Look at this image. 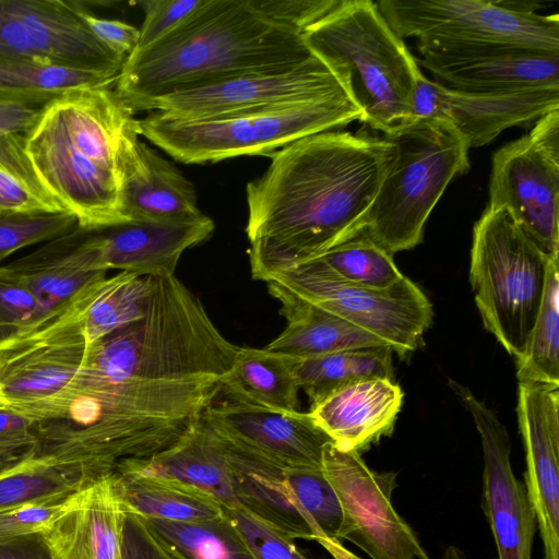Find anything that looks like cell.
I'll list each match as a JSON object with an SVG mask.
<instances>
[{"mask_svg":"<svg viewBox=\"0 0 559 559\" xmlns=\"http://www.w3.org/2000/svg\"><path fill=\"white\" fill-rule=\"evenodd\" d=\"M78 226L69 212L38 216L0 215V263L13 252L62 236Z\"/></svg>","mask_w":559,"mask_h":559,"instance_id":"obj_39","label":"cell"},{"mask_svg":"<svg viewBox=\"0 0 559 559\" xmlns=\"http://www.w3.org/2000/svg\"><path fill=\"white\" fill-rule=\"evenodd\" d=\"M99 284L38 325L0 341V405L33 420L64 395L86 354L83 312Z\"/></svg>","mask_w":559,"mask_h":559,"instance_id":"obj_10","label":"cell"},{"mask_svg":"<svg viewBox=\"0 0 559 559\" xmlns=\"http://www.w3.org/2000/svg\"><path fill=\"white\" fill-rule=\"evenodd\" d=\"M326 10L325 0H204L124 59L115 91L136 112L170 92L302 61L314 55L302 33Z\"/></svg>","mask_w":559,"mask_h":559,"instance_id":"obj_2","label":"cell"},{"mask_svg":"<svg viewBox=\"0 0 559 559\" xmlns=\"http://www.w3.org/2000/svg\"><path fill=\"white\" fill-rule=\"evenodd\" d=\"M377 5L418 52L431 49L519 46L559 53V15L540 14L531 1L381 0Z\"/></svg>","mask_w":559,"mask_h":559,"instance_id":"obj_9","label":"cell"},{"mask_svg":"<svg viewBox=\"0 0 559 559\" xmlns=\"http://www.w3.org/2000/svg\"><path fill=\"white\" fill-rule=\"evenodd\" d=\"M142 519L175 559H255L225 510L195 522Z\"/></svg>","mask_w":559,"mask_h":559,"instance_id":"obj_32","label":"cell"},{"mask_svg":"<svg viewBox=\"0 0 559 559\" xmlns=\"http://www.w3.org/2000/svg\"><path fill=\"white\" fill-rule=\"evenodd\" d=\"M286 480L317 537L338 539L342 506L322 468H286Z\"/></svg>","mask_w":559,"mask_h":559,"instance_id":"obj_38","label":"cell"},{"mask_svg":"<svg viewBox=\"0 0 559 559\" xmlns=\"http://www.w3.org/2000/svg\"><path fill=\"white\" fill-rule=\"evenodd\" d=\"M441 559H468L465 552L455 545L448 546L443 554Z\"/></svg>","mask_w":559,"mask_h":559,"instance_id":"obj_51","label":"cell"},{"mask_svg":"<svg viewBox=\"0 0 559 559\" xmlns=\"http://www.w3.org/2000/svg\"><path fill=\"white\" fill-rule=\"evenodd\" d=\"M295 357L266 348L238 347L221 380L223 397L281 412H299Z\"/></svg>","mask_w":559,"mask_h":559,"instance_id":"obj_29","label":"cell"},{"mask_svg":"<svg viewBox=\"0 0 559 559\" xmlns=\"http://www.w3.org/2000/svg\"><path fill=\"white\" fill-rule=\"evenodd\" d=\"M204 0H142L138 4L144 12L140 41L134 49L146 48L162 39L192 13Z\"/></svg>","mask_w":559,"mask_h":559,"instance_id":"obj_43","label":"cell"},{"mask_svg":"<svg viewBox=\"0 0 559 559\" xmlns=\"http://www.w3.org/2000/svg\"><path fill=\"white\" fill-rule=\"evenodd\" d=\"M110 479L122 509L142 518L195 522L224 514L215 498L180 480L127 468Z\"/></svg>","mask_w":559,"mask_h":559,"instance_id":"obj_28","label":"cell"},{"mask_svg":"<svg viewBox=\"0 0 559 559\" xmlns=\"http://www.w3.org/2000/svg\"><path fill=\"white\" fill-rule=\"evenodd\" d=\"M549 259L503 207L487 206L474 225L469 281L475 302L486 330L515 359L536 321Z\"/></svg>","mask_w":559,"mask_h":559,"instance_id":"obj_8","label":"cell"},{"mask_svg":"<svg viewBox=\"0 0 559 559\" xmlns=\"http://www.w3.org/2000/svg\"><path fill=\"white\" fill-rule=\"evenodd\" d=\"M46 319L29 288L7 265H0V341Z\"/></svg>","mask_w":559,"mask_h":559,"instance_id":"obj_40","label":"cell"},{"mask_svg":"<svg viewBox=\"0 0 559 559\" xmlns=\"http://www.w3.org/2000/svg\"><path fill=\"white\" fill-rule=\"evenodd\" d=\"M80 15L94 36L112 52L127 58L138 47L140 29L119 20L98 17L86 1H81Z\"/></svg>","mask_w":559,"mask_h":559,"instance_id":"obj_45","label":"cell"},{"mask_svg":"<svg viewBox=\"0 0 559 559\" xmlns=\"http://www.w3.org/2000/svg\"><path fill=\"white\" fill-rule=\"evenodd\" d=\"M118 75L0 61V99L43 107L68 91L115 87Z\"/></svg>","mask_w":559,"mask_h":559,"instance_id":"obj_35","label":"cell"},{"mask_svg":"<svg viewBox=\"0 0 559 559\" xmlns=\"http://www.w3.org/2000/svg\"><path fill=\"white\" fill-rule=\"evenodd\" d=\"M79 492L50 497L0 512V543L41 532L72 506Z\"/></svg>","mask_w":559,"mask_h":559,"instance_id":"obj_41","label":"cell"},{"mask_svg":"<svg viewBox=\"0 0 559 559\" xmlns=\"http://www.w3.org/2000/svg\"><path fill=\"white\" fill-rule=\"evenodd\" d=\"M43 107L0 99V136L25 134L38 119Z\"/></svg>","mask_w":559,"mask_h":559,"instance_id":"obj_47","label":"cell"},{"mask_svg":"<svg viewBox=\"0 0 559 559\" xmlns=\"http://www.w3.org/2000/svg\"><path fill=\"white\" fill-rule=\"evenodd\" d=\"M341 94H349L344 76L314 53L292 64L170 92L143 103L136 111H157L173 119L195 120Z\"/></svg>","mask_w":559,"mask_h":559,"instance_id":"obj_13","label":"cell"},{"mask_svg":"<svg viewBox=\"0 0 559 559\" xmlns=\"http://www.w3.org/2000/svg\"><path fill=\"white\" fill-rule=\"evenodd\" d=\"M120 202L129 221L186 219L203 214L192 182L141 141L124 157Z\"/></svg>","mask_w":559,"mask_h":559,"instance_id":"obj_24","label":"cell"},{"mask_svg":"<svg viewBox=\"0 0 559 559\" xmlns=\"http://www.w3.org/2000/svg\"><path fill=\"white\" fill-rule=\"evenodd\" d=\"M34 443V421L0 405V453H26Z\"/></svg>","mask_w":559,"mask_h":559,"instance_id":"obj_46","label":"cell"},{"mask_svg":"<svg viewBox=\"0 0 559 559\" xmlns=\"http://www.w3.org/2000/svg\"><path fill=\"white\" fill-rule=\"evenodd\" d=\"M402 403L393 380L367 378L337 388L309 414L338 449L360 453L392 432Z\"/></svg>","mask_w":559,"mask_h":559,"instance_id":"obj_22","label":"cell"},{"mask_svg":"<svg viewBox=\"0 0 559 559\" xmlns=\"http://www.w3.org/2000/svg\"><path fill=\"white\" fill-rule=\"evenodd\" d=\"M39 181L25 152L23 133L0 136V215L66 213Z\"/></svg>","mask_w":559,"mask_h":559,"instance_id":"obj_34","label":"cell"},{"mask_svg":"<svg viewBox=\"0 0 559 559\" xmlns=\"http://www.w3.org/2000/svg\"><path fill=\"white\" fill-rule=\"evenodd\" d=\"M0 559H50L40 532L0 543Z\"/></svg>","mask_w":559,"mask_h":559,"instance_id":"obj_48","label":"cell"},{"mask_svg":"<svg viewBox=\"0 0 559 559\" xmlns=\"http://www.w3.org/2000/svg\"><path fill=\"white\" fill-rule=\"evenodd\" d=\"M222 440L238 508L292 539L313 540L317 533L287 484L286 468Z\"/></svg>","mask_w":559,"mask_h":559,"instance_id":"obj_25","label":"cell"},{"mask_svg":"<svg viewBox=\"0 0 559 559\" xmlns=\"http://www.w3.org/2000/svg\"><path fill=\"white\" fill-rule=\"evenodd\" d=\"M556 109H559V90L469 93L444 87L424 74L412 100L413 119L432 118L448 122L469 148L492 142L508 128L534 124Z\"/></svg>","mask_w":559,"mask_h":559,"instance_id":"obj_18","label":"cell"},{"mask_svg":"<svg viewBox=\"0 0 559 559\" xmlns=\"http://www.w3.org/2000/svg\"><path fill=\"white\" fill-rule=\"evenodd\" d=\"M362 111L349 94L312 102L247 109L182 120L150 111L140 135L183 164L215 163L245 155H271L316 133L338 130Z\"/></svg>","mask_w":559,"mask_h":559,"instance_id":"obj_7","label":"cell"},{"mask_svg":"<svg viewBox=\"0 0 559 559\" xmlns=\"http://www.w3.org/2000/svg\"><path fill=\"white\" fill-rule=\"evenodd\" d=\"M558 260L549 259L542 305L525 349L516 358L519 382L559 386Z\"/></svg>","mask_w":559,"mask_h":559,"instance_id":"obj_36","label":"cell"},{"mask_svg":"<svg viewBox=\"0 0 559 559\" xmlns=\"http://www.w3.org/2000/svg\"><path fill=\"white\" fill-rule=\"evenodd\" d=\"M302 37L344 76L362 111L360 122L385 133L413 119L412 100L423 72L377 2L338 0Z\"/></svg>","mask_w":559,"mask_h":559,"instance_id":"obj_5","label":"cell"},{"mask_svg":"<svg viewBox=\"0 0 559 559\" xmlns=\"http://www.w3.org/2000/svg\"><path fill=\"white\" fill-rule=\"evenodd\" d=\"M392 355V348L382 345L306 358L295 357V374L300 389L313 405L337 388L356 380L367 378L393 380Z\"/></svg>","mask_w":559,"mask_h":559,"instance_id":"obj_31","label":"cell"},{"mask_svg":"<svg viewBox=\"0 0 559 559\" xmlns=\"http://www.w3.org/2000/svg\"><path fill=\"white\" fill-rule=\"evenodd\" d=\"M26 453H0V472L23 459Z\"/></svg>","mask_w":559,"mask_h":559,"instance_id":"obj_50","label":"cell"},{"mask_svg":"<svg viewBox=\"0 0 559 559\" xmlns=\"http://www.w3.org/2000/svg\"><path fill=\"white\" fill-rule=\"evenodd\" d=\"M134 115L114 87L76 88L43 106L24 134L35 175L79 227L129 221L120 178L124 157L140 141Z\"/></svg>","mask_w":559,"mask_h":559,"instance_id":"obj_4","label":"cell"},{"mask_svg":"<svg viewBox=\"0 0 559 559\" xmlns=\"http://www.w3.org/2000/svg\"><path fill=\"white\" fill-rule=\"evenodd\" d=\"M319 543L334 559H361L349 551L338 539L329 537H316Z\"/></svg>","mask_w":559,"mask_h":559,"instance_id":"obj_49","label":"cell"},{"mask_svg":"<svg viewBox=\"0 0 559 559\" xmlns=\"http://www.w3.org/2000/svg\"><path fill=\"white\" fill-rule=\"evenodd\" d=\"M202 418L228 443L285 468H322L323 448L332 442L309 413L270 409L218 393Z\"/></svg>","mask_w":559,"mask_h":559,"instance_id":"obj_16","label":"cell"},{"mask_svg":"<svg viewBox=\"0 0 559 559\" xmlns=\"http://www.w3.org/2000/svg\"><path fill=\"white\" fill-rule=\"evenodd\" d=\"M269 293L281 304L285 330L265 348L296 358L386 345L355 324L316 307L280 285L267 282ZM388 346V345H386Z\"/></svg>","mask_w":559,"mask_h":559,"instance_id":"obj_27","label":"cell"},{"mask_svg":"<svg viewBox=\"0 0 559 559\" xmlns=\"http://www.w3.org/2000/svg\"><path fill=\"white\" fill-rule=\"evenodd\" d=\"M382 135L392 155L364 233L393 255L421 242L448 185L469 169V147L451 124L432 118L404 121Z\"/></svg>","mask_w":559,"mask_h":559,"instance_id":"obj_6","label":"cell"},{"mask_svg":"<svg viewBox=\"0 0 559 559\" xmlns=\"http://www.w3.org/2000/svg\"><path fill=\"white\" fill-rule=\"evenodd\" d=\"M488 206L506 209L544 254L559 257V109L493 154Z\"/></svg>","mask_w":559,"mask_h":559,"instance_id":"obj_12","label":"cell"},{"mask_svg":"<svg viewBox=\"0 0 559 559\" xmlns=\"http://www.w3.org/2000/svg\"><path fill=\"white\" fill-rule=\"evenodd\" d=\"M100 478L84 466L36 457L27 452L0 472V512L81 491Z\"/></svg>","mask_w":559,"mask_h":559,"instance_id":"obj_30","label":"cell"},{"mask_svg":"<svg viewBox=\"0 0 559 559\" xmlns=\"http://www.w3.org/2000/svg\"><path fill=\"white\" fill-rule=\"evenodd\" d=\"M219 386V379L110 382L78 373L64 395L33 420L28 454L110 475L122 461L148 459L177 442Z\"/></svg>","mask_w":559,"mask_h":559,"instance_id":"obj_3","label":"cell"},{"mask_svg":"<svg viewBox=\"0 0 559 559\" xmlns=\"http://www.w3.org/2000/svg\"><path fill=\"white\" fill-rule=\"evenodd\" d=\"M100 266L142 276L174 275L181 254L206 241L214 222L201 214L186 219H131L102 228H86Z\"/></svg>","mask_w":559,"mask_h":559,"instance_id":"obj_20","label":"cell"},{"mask_svg":"<svg viewBox=\"0 0 559 559\" xmlns=\"http://www.w3.org/2000/svg\"><path fill=\"white\" fill-rule=\"evenodd\" d=\"M322 471L342 506L338 540L352 542L372 559H430L393 506L395 472H376L359 453L333 442L323 448Z\"/></svg>","mask_w":559,"mask_h":559,"instance_id":"obj_14","label":"cell"},{"mask_svg":"<svg viewBox=\"0 0 559 559\" xmlns=\"http://www.w3.org/2000/svg\"><path fill=\"white\" fill-rule=\"evenodd\" d=\"M255 559H307L294 539L240 508L224 509Z\"/></svg>","mask_w":559,"mask_h":559,"instance_id":"obj_42","label":"cell"},{"mask_svg":"<svg viewBox=\"0 0 559 559\" xmlns=\"http://www.w3.org/2000/svg\"><path fill=\"white\" fill-rule=\"evenodd\" d=\"M516 413L544 559H559V386L519 382Z\"/></svg>","mask_w":559,"mask_h":559,"instance_id":"obj_19","label":"cell"},{"mask_svg":"<svg viewBox=\"0 0 559 559\" xmlns=\"http://www.w3.org/2000/svg\"><path fill=\"white\" fill-rule=\"evenodd\" d=\"M110 475L81 490L40 532L50 559H118L123 509Z\"/></svg>","mask_w":559,"mask_h":559,"instance_id":"obj_23","label":"cell"},{"mask_svg":"<svg viewBox=\"0 0 559 559\" xmlns=\"http://www.w3.org/2000/svg\"><path fill=\"white\" fill-rule=\"evenodd\" d=\"M118 559H175L144 520L123 510Z\"/></svg>","mask_w":559,"mask_h":559,"instance_id":"obj_44","label":"cell"},{"mask_svg":"<svg viewBox=\"0 0 559 559\" xmlns=\"http://www.w3.org/2000/svg\"><path fill=\"white\" fill-rule=\"evenodd\" d=\"M419 53L417 64L451 90L490 94L559 90V53L501 45Z\"/></svg>","mask_w":559,"mask_h":559,"instance_id":"obj_17","label":"cell"},{"mask_svg":"<svg viewBox=\"0 0 559 559\" xmlns=\"http://www.w3.org/2000/svg\"><path fill=\"white\" fill-rule=\"evenodd\" d=\"M117 468L180 480L211 495L224 509L238 508L225 443L202 415L168 449L148 459L122 461Z\"/></svg>","mask_w":559,"mask_h":559,"instance_id":"obj_26","label":"cell"},{"mask_svg":"<svg viewBox=\"0 0 559 559\" xmlns=\"http://www.w3.org/2000/svg\"><path fill=\"white\" fill-rule=\"evenodd\" d=\"M391 155L382 134L338 130L269 155L247 185L252 277L267 282L364 233Z\"/></svg>","mask_w":559,"mask_h":559,"instance_id":"obj_1","label":"cell"},{"mask_svg":"<svg viewBox=\"0 0 559 559\" xmlns=\"http://www.w3.org/2000/svg\"><path fill=\"white\" fill-rule=\"evenodd\" d=\"M150 292L151 276L119 272L106 277L92 294L83 312L87 346L143 318Z\"/></svg>","mask_w":559,"mask_h":559,"instance_id":"obj_33","label":"cell"},{"mask_svg":"<svg viewBox=\"0 0 559 559\" xmlns=\"http://www.w3.org/2000/svg\"><path fill=\"white\" fill-rule=\"evenodd\" d=\"M267 282L373 334L400 357L419 345L432 321L429 299L405 276L386 288H367L337 278L314 259Z\"/></svg>","mask_w":559,"mask_h":559,"instance_id":"obj_11","label":"cell"},{"mask_svg":"<svg viewBox=\"0 0 559 559\" xmlns=\"http://www.w3.org/2000/svg\"><path fill=\"white\" fill-rule=\"evenodd\" d=\"M451 386L471 413L481 440V509L498 559H531L537 523L526 487L512 469L509 432L498 416L467 388L453 381Z\"/></svg>","mask_w":559,"mask_h":559,"instance_id":"obj_15","label":"cell"},{"mask_svg":"<svg viewBox=\"0 0 559 559\" xmlns=\"http://www.w3.org/2000/svg\"><path fill=\"white\" fill-rule=\"evenodd\" d=\"M7 266L34 294L45 318L62 311L108 272L100 266L86 228L79 226Z\"/></svg>","mask_w":559,"mask_h":559,"instance_id":"obj_21","label":"cell"},{"mask_svg":"<svg viewBox=\"0 0 559 559\" xmlns=\"http://www.w3.org/2000/svg\"><path fill=\"white\" fill-rule=\"evenodd\" d=\"M392 257L361 233L326 251L317 260L346 283L381 289L404 277Z\"/></svg>","mask_w":559,"mask_h":559,"instance_id":"obj_37","label":"cell"}]
</instances>
